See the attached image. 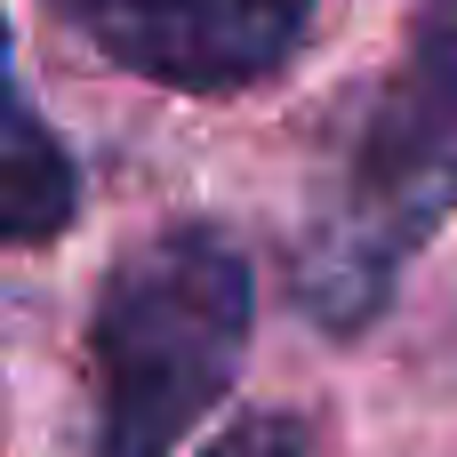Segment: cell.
Masks as SVG:
<instances>
[{"mask_svg":"<svg viewBox=\"0 0 457 457\" xmlns=\"http://www.w3.org/2000/svg\"><path fill=\"white\" fill-rule=\"evenodd\" d=\"M201 457H313V434H305V418L265 410V418H241L233 434H217Z\"/></svg>","mask_w":457,"mask_h":457,"instance_id":"5b68a950","label":"cell"},{"mask_svg":"<svg viewBox=\"0 0 457 457\" xmlns=\"http://www.w3.org/2000/svg\"><path fill=\"white\" fill-rule=\"evenodd\" d=\"M249 265L209 225H169L129 249L88 313L96 457H169L233 386L249 345Z\"/></svg>","mask_w":457,"mask_h":457,"instance_id":"7a4b0ae2","label":"cell"},{"mask_svg":"<svg viewBox=\"0 0 457 457\" xmlns=\"http://www.w3.org/2000/svg\"><path fill=\"white\" fill-rule=\"evenodd\" d=\"M48 8L137 80L185 96H233L265 80L313 16V0H48Z\"/></svg>","mask_w":457,"mask_h":457,"instance_id":"3957f363","label":"cell"},{"mask_svg":"<svg viewBox=\"0 0 457 457\" xmlns=\"http://www.w3.org/2000/svg\"><path fill=\"white\" fill-rule=\"evenodd\" d=\"M80 209V177H72V153L48 137L40 104L16 88L8 96V145H0V233L16 249H40L48 233H64Z\"/></svg>","mask_w":457,"mask_h":457,"instance_id":"277c9868","label":"cell"},{"mask_svg":"<svg viewBox=\"0 0 457 457\" xmlns=\"http://www.w3.org/2000/svg\"><path fill=\"white\" fill-rule=\"evenodd\" d=\"M457 209V0H418L410 48L361 120L337 193L313 217V241L297 249V305L321 329H361L402 265L442 233Z\"/></svg>","mask_w":457,"mask_h":457,"instance_id":"6da1fadb","label":"cell"}]
</instances>
